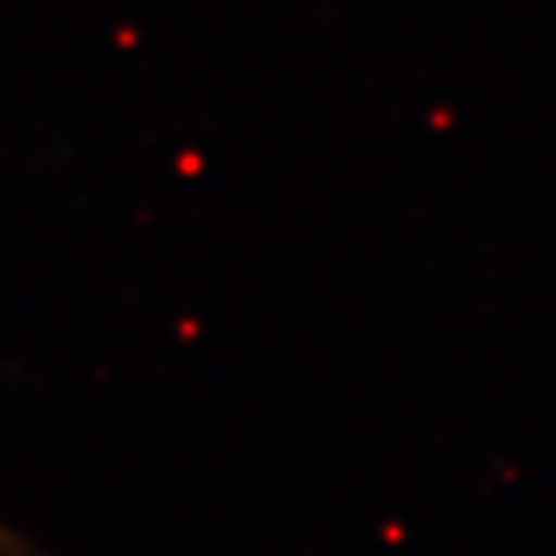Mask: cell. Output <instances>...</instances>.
Instances as JSON below:
<instances>
[{"instance_id": "1", "label": "cell", "mask_w": 556, "mask_h": 556, "mask_svg": "<svg viewBox=\"0 0 556 556\" xmlns=\"http://www.w3.org/2000/svg\"><path fill=\"white\" fill-rule=\"evenodd\" d=\"M0 556H35V548L0 521Z\"/></svg>"}]
</instances>
